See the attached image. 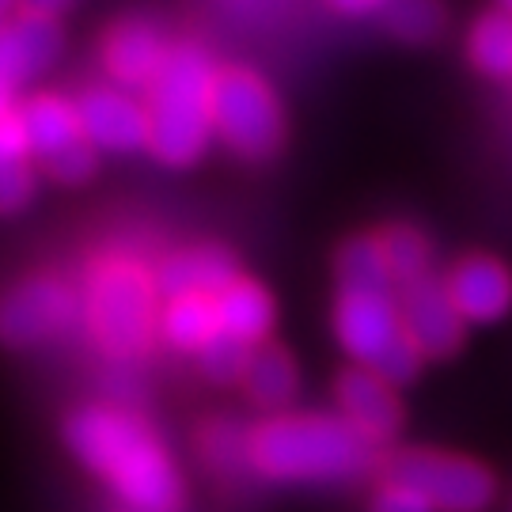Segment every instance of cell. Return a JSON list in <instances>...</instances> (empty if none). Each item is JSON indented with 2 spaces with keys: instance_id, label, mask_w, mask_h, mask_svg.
<instances>
[{
  "instance_id": "9c48e42d",
  "label": "cell",
  "mask_w": 512,
  "mask_h": 512,
  "mask_svg": "<svg viewBox=\"0 0 512 512\" xmlns=\"http://www.w3.org/2000/svg\"><path fill=\"white\" fill-rule=\"evenodd\" d=\"M399 308H403L406 334L418 342L425 361H448L463 349L467 319L448 293V281L440 274H421L399 285Z\"/></svg>"
},
{
  "instance_id": "83f0119b",
  "label": "cell",
  "mask_w": 512,
  "mask_h": 512,
  "mask_svg": "<svg viewBox=\"0 0 512 512\" xmlns=\"http://www.w3.org/2000/svg\"><path fill=\"white\" fill-rule=\"evenodd\" d=\"M421 365H425V353L418 349V342L410 338V334H403L395 346L387 349L384 357L376 361V372L384 376L387 384H395V387H406V384H414L418 380V372H421Z\"/></svg>"
},
{
  "instance_id": "f1b7e54d",
  "label": "cell",
  "mask_w": 512,
  "mask_h": 512,
  "mask_svg": "<svg viewBox=\"0 0 512 512\" xmlns=\"http://www.w3.org/2000/svg\"><path fill=\"white\" fill-rule=\"evenodd\" d=\"M0 160H35L19 99H4V110H0Z\"/></svg>"
},
{
  "instance_id": "4fadbf2b",
  "label": "cell",
  "mask_w": 512,
  "mask_h": 512,
  "mask_svg": "<svg viewBox=\"0 0 512 512\" xmlns=\"http://www.w3.org/2000/svg\"><path fill=\"white\" fill-rule=\"evenodd\" d=\"M334 399H338V414L353 429H361L376 448L399 437V429L406 421L403 403H399V387L387 384L376 368H342L338 380H334Z\"/></svg>"
},
{
  "instance_id": "603a6c76",
  "label": "cell",
  "mask_w": 512,
  "mask_h": 512,
  "mask_svg": "<svg viewBox=\"0 0 512 512\" xmlns=\"http://www.w3.org/2000/svg\"><path fill=\"white\" fill-rule=\"evenodd\" d=\"M198 452H202L205 467L224 478L239 475L243 467L251 471V429H243L236 418L205 421L198 433Z\"/></svg>"
},
{
  "instance_id": "30bf717a",
  "label": "cell",
  "mask_w": 512,
  "mask_h": 512,
  "mask_svg": "<svg viewBox=\"0 0 512 512\" xmlns=\"http://www.w3.org/2000/svg\"><path fill=\"white\" fill-rule=\"evenodd\" d=\"M65 46L61 23L54 16H38L19 8L4 16L0 27V92L4 99H19V92L38 80L57 61Z\"/></svg>"
},
{
  "instance_id": "9a60e30c",
  "label": "cell",
  "mask_w": 512,
  "mask_h": 512,
  "mask_svg": "<svg viewBox=\"0 0 512 512\" xmlns=\"http://www.w3.org/2000/svg\"><path fill=\"white\" fill-rule=\"evenodd\" d=\"M156 285L164 300L171 296H217L220 289H228L239 277L236 258L228 255L217 243H202V247H183V251H171L167 258H160V266L152 270Z\"/></svg>"
},
{
  "instance_id": "d6986e66",
  "label": "cell",
  "mask_w": 512,
  "mask_h": 512,
  "mask_svg": "<svg viewBox=\"0 0 512 512\" xmlns=\"http://www.w3.org/2000/svg\"><path fill=\"white\" fill-rule=\"evenodd\" d=\"M220 334V315H217V296H171L164 300L160 311V338L171 349H186L198 353L205 342H213Z\"/></svg>"
},
{
  "instance_id": "44dd1931",
  "label": "cell",
  "mask_w": 512,
  "mask_h": 512,
  "mask_svg": "<svg viewBox=\"0 0 512 512\" xmlns=\"http://www.w3.org/2000/svg\"><path fill=\"white\" fill-rule=\"evenodd\" d=\"M467 57L471 69L490 80H509L512 76V16L509 12H482L467 31Z\"/></svg>"
},
{
  "instance_id": "4dcf8cb0",
  "label": "cell",
  "mask_w": 512,
  "mask_h": 512,
  "mask_svg": "<svg viewBox=\"0 0 512 512\" xmlns=\"http://www.w3.org/2000/svg\"><path fill=\"white\" fill-rule=\"evenodd\" d=\"M330 12H338V16H349V19H357V16H380L391 0H323Z\"/></svg>"
},
{
  "instance_id": "7c38bea8",
  "label": "cell",
  "mask_w": 512,
  "mask_h": 512,
  "mask_svg": "<svg viewBox=\"0 0 512 512\" xmlns=\"http://www.w3.org/2000/svg\"><path fill=\"white\" fill-rule=\"evenodd\" d=\"M80 107V122H84V137L92 141L99 152H114V156H129V152H148V107L141 99H133L126 88L118 84H99L76 99Z\"/></svg>"
},
{
  "instance_id": "277c9868",
  "label": "cell",
  "mask_w": 512,
  "mask_h": 512,
  "mask_svg": "<svg viewBox=\"0 0 512 512\" xmlns=\"http://www.w3.org/2000/svg\"><path fill=\"white\" fill-rule=\"evenodd\" d=\"M160 285L156 274L133 255H103L88 274V330L110 361L145 357L160 334Z\"/></svg>"
},
{
  "instance_id": "5b68a950",
  "label": "cell",
  "mask_w": 512,
  "mask_h": 512,
  "mask_svg": "<svg viewBox=\"0 0 512 512\" xmlns=\"http://www.w3.org/2000/svg\"><path fill=\"white\" fill-rule=\"evenodd\" d=\"M380 478L418 490L437 512H486L497 497L486 463L444 448H395L380 459Z\"/></svg>"
},
{
  "instance_id": "7402d4cb",
  "label": "cell",
  "mask_w": 512,
  "mask_h": 512,
  "mask_svg": "<svg viewBox=\"0 0 512 512\" xmlns=\"http://www.w3.org/2000/svg\"><path fill=\"white\" fill-rule=\"evenodd\" d=\"M380 23L391 38L406 46H433L448 31V4L444 0H391Z\"/></svg>"
},
{
  "instance_id": "cb8c5ba5",
  "label": "cell",
  "mask_w": 512,
  "mask_h": 512,
  "mask_svg": "<svg viewBox=\"0 0 512 512\" xmlns=\"http://www.w3.org/2000/svg\"><path fill=\"white\" fill-rule=\"evenodd\" d=\"M380 239H384L387 262H391L399 285H406V281H414V277L433 270V247H429V239L421 236L418 228H410V224H391V228L380 232Z\"/></svg>"
},
{
  "instance_id": "4316f807",
  "label": "cell",
  "mask_w": 512,
  "mask_h": 512,
  "mask_svg": "<svg viewBox=\"0 0 512 512\" xmlns=\"http://www.w3.org/2000/svg\"><path fill=\"white\" fill-rule=\"evenodd\" d=\"M35 198V160H0V205L16 217Z\"/></svg>"
},
{
  "instance_id": "5bb4252c",
  "label": "cell",
  "mask_w": 512,
  "mask_h": 512,
  "mask_svg": "<svg viewBox=\"0 0 512 512\" xmlns=\"http://www.w3.org/2000/svg\"><path fill=\"white\" fill-rule=\"evenodd\" d=\"M448 293L467 323H497L512 308V274L494 255H467L444 274Z\"/></svg>"
},
{
  "instance_id": "ba28073f",
  "label": "cell",
  "mask_w": 512,
  "mask_h": 512,
  "mask_svg": "<svg viewBox=\"0 0 512 512\" xmlns=\"http://www.w3.org/2000/svg\"><path fill=\"white\" fill-rule=\"evenodd\" d=\"M76 293L61 277L38 274L8 289L0 304V338L8 349H31L50 342L73 323Z\"/></svg>"
},
{
  "instance_id": "6da1fadb",
  "label": "cell",
  "mask_w": 512,
  "mask_h": 512,
  "mask_svg": "<svg viewBox=\"0 0 512 512\" xmlns=\"http://www.w3.org/2000/svg\"><path fill=\"white\" fill-rule=\"evenodd\" d=\"M65 444L92 475H99L129 509L175 512L183 505V478L160 437L122 406H80L65 425Z\"/></svg>"
},
{
  "instance_id": "7a4b0ae2",
  "label": "cell",
  "mask_w": 512,
  "mask_h": 512,
  "mask_svg": "<svg viewBox=\"0 0 512 512\" xmlns=\"http://www.w3.org/2000/svg\"><path fill=\"white\" fill-rule=\"evenodd\" d=\"M376 463V444L342 414L281 410L251 429V471L270 482H346Z\"/></svg>"
},
{
  "instance_id": "1f68e13d",
  "label": "cell",
  "mask_w": 512,
  "mask_h": 512,
  "mask_svg": "<svg viewBox=\"0 0 512 512\" xmlns=\"http://www.w3.org/2000/svg\"><path fill=\"white\" fill-rule=\"evenodd\" d=\"M76 0H19V8H27V12H38V16H61V12H69Z\"/></svg>"
},
{
  "instance_id": "2e32d148",
  "label": "cell",
  "mask_w": 512,
  "mask_h": 512,
  "mask_svg": "<svg viewBox=\"0 0 512 512\" xmlns=\"http://www.w3.org/2000/svg\"><path fill=\"white\" fill-rule=\"evenodd\" d=\"M23 110V126H27V141L35 160H50L57 152L73 148L76 141H84V122H80V107L65 95L38 92L31 99L19 103Z\"/></svg>"
},
{
  "instance_id": "ac0fdd59",
  "label": "cell",
  "mask_w": 512,
  "mask_h": 512,
  "mask_svg": "<svg viewBox=\"0 0 512 512\" xmlns=\"http://www.w3.org/2000/svg\"><path fill=\"white\" fill-rule=\"evenodd\" d=\"M296 387H300V372H296L293 353L277 342H262L251 353V365L243 376V391L247 399L270 414L289 410V403L296 399Z\"/></svg>"
},
{
  "instance_id": "3957f363",
  "label": "cell",
  "mask_w": 512,
  "mask_h": 512,
  "mask_svg": "<svg viewBox=\"0 0 512 512\" xmlns=\"http://www.w3.org/2000/svg\"><path fill=\"white\" fill-rule=\"evenodd\" d=\"M217 65L198 42H175L156 84L145 92L148 152L167 167H194L209 152L213 129V92Z\"/></svg>"
},
{
  "instance_id": "ffe728a7",
  "label": "cell",
  "mask_w": 512,
  "mask_h": 512,
  "mask_svg": "<svg viewBox=\"0 0 512 512\" xmlns=\"http://www.w3.org/2000/svg\"><path fill=\"white\" fill-rule=\"evenodd\" d=\"M334 274H338V289H380V293L399 289L380 232L346 239L338 247V255H334Z\"/></svg>"
},
{
  "instance_id": "836d02e7",
  "label": "cell",
  "mask_w": 512,
  "mask_h": 512,
  "mask_svg": "<svg viewBox=\"0 0 512 512\" xmlns=\"http://www.w3.org/2000/svg\"><path fill=\"white\" fill-rule=\"evenodd\" d=\"M118 512H145V509H129V505H126V509H118Z\"/></svg>"
},
{
  "instance_id": "d6a6232c",
  "label": "cell",
  "mask_w": 512,
  "mask_h": 512,
  "mask_svg": "<svg viewBox=\"0 0 512 512\" xmlns=\"http://www.w3.org/2000/svg\"><path fill=\"white\" fill-rule=\"evenodd\" d=\"M494 4L501 8V12H509V16H512V0H494Z\"/></svg>"
},
{
  "instance_id": "d4e9b609",
  "label": "cell",
  "mask_w": 512,
  "mask_h": 512,
  "mask_svg": "<svg viewBox=\"0 0 512 512\" xmlns=\"http://www.w3.org/2000/svg\"><path fill=\"white\" fill-rule=\"evenodd\" d=\"M251 353H255V346H247V342H239V338L220 330L217 338L205 342L194 357H198V368H202L205 380H213V384H243Z\"/></svg>"
},
{
  "instance_id": "8992f818",
  "label": "cell",
  "mask_w": 512,
  "mask_h": 512,
  "mask_svg": "<svg viewBox=\"0 0 512 512\" xmlns=\"http://www.w3.org/2000/svg\"><path fill=\"white\" fill-rule=\"evenodd\" d=\"M217 141L243 160H270L285 145V110L277 92L243 65H224L213 92Z\"/></svg>"
},
{
  "instance_id": "484cf974",
  "label": "cell",
  "mask_w": 512,
  "mask_h": 512,
  "mask_svg": "<svg viewBox=\"0 0 512 512\" xmlns=\"http://www.w3.org/2000/svg\"><path fill=\"white\" fill-rule=\"evenodd\" d=\"M95 167H99V148H95L88 137L76 141L73 148L50 156V160H42V171L61 186H84L95 175Z\"/></svg>"
},
{
  "instance_id": "f546056e",
  "label": "cell",
  "mask_w": 512,
  "mask_h": 512,
  "mask_svg": "<svg viewBox=\"0 0 512 512\" xmlns=\"http://www.w3.org/2000/svg\"><path fill=\"white\" fill-rule=\"evenodd\" d=\"M368 512H437V509H433L418 490L399 486V482H384V478H380V490L372 494Z\"/></svg>"
},
{
  "instance_id": "52a82bcc",
  "label": "cell",
  "mask_w": 512,
  "mask_h": 512,
  "mask_svg": "<svg viewBox=\"0 0 512 512\" xmlns=\"http://www.w3.org/2000/svg\"><path fill=\"white\" fill-rule=\"evenodd\" d=\"M330 323H334V338H338V346L346 349L349 361L372 368L406 334L403 308H399V289L395 293H380V289H338Z\"/></svg>"
},
{
  "instance_id": "e0dca14e",
  "label": "cell",
  "mask_w": 512,
  "mask_h": 512,
  "mask_svg": "<svg viewBox=\"0 0 512 512\" xmlns=\"http://www.w3.org/2000/svg\"><path fill=\"white\" fill-rule=\"evenodd\" d=\"M217 315H220V330L232 334L247 346H262L270 342V330L277 323V308L274 296L266 293L258 281L239 274L228 289L217 293Z\"/></svg>"
},
{
  "instance_id": "8fae6325",
  "label": "cell",
  "mask_w": 512,
  "mask_h": 512,
  "mask_svg": "<svg viewBox=\"0 0 512 512\" xmlns=\"http://www.w3.org/2000/svg\"><path fill=\"white\" fill-rule=\"evenodd\" d=\"M171 50H175V42H167L164 27L156 19L126 16L103 35V69H107L110 84H118L126 92H148L167 65Z\"/></svg>"
}]
</instances>
